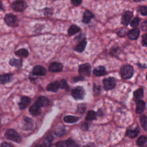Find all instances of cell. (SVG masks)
<instances>
[{
  "instance_id": "obj_1",
  "label": "cell",
  "mask_w": 147,
  "mask_h": 147,
  "mask_svg": "<svg viewBox=\"0 0 147 147\" xmlns=\"http://www.w3.org/2000/svg\"><path fill=\"white\" fill-rule=\"evenodd\" d=\"M122 78L125 79H128L132 77L134 73L133 68L130 65H123L120 70Z\"/></svg>"
},
{
  "instance_id": "obj_2",
  "label": "cell",
  "mask_w": 147,
  "mask_h": 147,
  "mask_svg": "<svg viewBox=\"0 0 147 147\" xmlns=\"http://www.w3.org/2000/svg\"><path fill=\"white\" fill-rule=\"evenodd\" d=\"M5 137L7 139L16 142H20L21 141V137L20 134L13 129H10L6 131Z\"/></svg>"
},
{
  "instance_id": "obj_3",
  "label": "cell",
  "mask_w": 147,
  "mask_h": 147,
  "mask_svg": "<svg viewBox=\"0 0 147 147\" xmlns=\"http://www.w3.org/2000/svg\"><path fill=\"white\" fill-rule=\"evenodd\" d=\"M5 21L7 25L12 27H16L18 26V24L17 17L12 14H7L6 15L5 17Z\"/></svg>"
},
{
  "instance_id": "obj_4",
  "label": "cell",
  "mask_w": 147,
  "mask_h": 147,
  "mask_svg": "<svg viewBox=\"0 0 147 147\" xmlns=\"http://www.w3.org/2000/svg\"><path fill=\"white\" fill-rule=\"evenodd\" d=\"M85 91L82 87L78 86L72 91V95L75 99H82L84 98Z\"/></svg>"
},
{
  "instance_id": "obj_5",
  "label": "cell",
  "mask_w": 147,
  "mask_h": 147,
  "mask_svg": "<svg viewBox=\"0 0 147 147\" xmlns=\"http://www.w3.org/2000/svg\"><path fill=\"white\" fill-rule=\"evenodd\" d=\"M103 84L105 90H110L114 88L116 84V81L113 77H109L103 79Z\"/></svg>"
},
{
  "instance_id": "obj_6",
  "label": "cell",
  "mask_w": 147,
  "mask_h": 147,
  "mask_svg": "<svg viewBox=\"0 0 147 147\" xmlns=\"http://www.w3.org/2000/svg\"><path fill=\"white\" fill-rule=\"evenodd\" d=\"M13 9L17 11H22L26 7V3L23 1H15L12 4Z\"/></svg>"
},
{
  "instance_id": "obj_7",
  "label": "cell",
  "mask_w": 147,
  "mask_h": 147,
  "mask_svg": "<svg viewBox=\"0 0 147 147\" xmlns=\"http://www.w3.org/2000/svg\"><path fill=\"white\" fill-rule=\"evenodd\" d=\"M91 72V65L88 64H83L79 66V73L83 76H89Z\"/></svg>"
},
{
  "instance_id": "obj_8",
  "label": "cell",
  "mask_w": 147,
  "mask_h": 147,
  "mask_svg": "<svg viewBox=\"0 0 147 147\" xmlns=\"http://www.w3.org/2000/svg\"><path fill=\"white\" fill-rule=\"evenodd\" d=\"M133 17V13L130 11H125L121 19V23L124 25H127L130 22L131 18Z\"/></svg>"
},
{
  "instance_id": "obj_9",
  "label": "cell",
  "mask_w": 147,
  "mask_h": 147,
  "mask_svg": "<svg viewBox=\"0 0 147 147\" xmlns=\"http://www.w3.org/2000/svg\"><path fill=\"white\" fill-rule=\"evenodd\" d=\"M63 68V65L62 64L57 62H53L49 65V70L51 72H56L62 71Z\"/></svg>"
},
{
  "instance_id": "obj_10",
  "label": "cell",
  "mask_w": 147,
  "mask_h": 147,
  "mask_svg": "<svg viewBox=\"0 0 147 147\" xmlns=\"http://www.w3.org/2000/svg\"><path fill=\"white\" fill-rule=\"evenodd\" d=\"M47 73L46 69L41 65H36L34 67L33 69V74L35 75L38 76H43L45 75Z\"/></svg>"
},
{
  "instance_id": "obj_11",
  "label": "cell",
  "mask_w": 147,
  "mask_h": 147,
  "mask_svg": "<svg viewBox=\"0 0 147 147\" xmlns=\"http://www.w3.org/2000/svg\"><path fill=\"white\" fill-rule=\"evenodd\" d=\"M30 103V98L28 96H22L21 101L19 103V107L21 110H24L27 107V106Z\"/></svg>"
},
{
  "instance_id": "obj_12",
  "label": "cell",
  "mask_w": 147,
  "mask_h": 147,
  "mask_svg": "<svg viewBox=\"0 0 147 147\" xmlns=\"http://www.w3.org/2000/svg\"><path fill=\"white\" fill-rule=\"evenodd\" d=\"M140 34V29L135 28L129 31L127 33L128 37L131 40H136Z\"/></svg>"
},
{
  "instance_id": "obj_13",
  "label": "cell",
  "mask_w": 147,
  "mask_h": 147,
  "mask_svg": "<svg viewBox=\"0 0 147 147\" xmlns=\"http://www.w3.org/2000/svg\"><path fill=\"white\" fill-rule=\"evenodd\" d=\"M145 102L142 100H137L136 102V112L137 114L142 113L145 109Z\"/></svg>"
},
{
  "instance_id": "obj_14",
  "label": "cell",
  "mask_w": 147,
  "mask_h": 147,
  "mask_svg": "<svg viewBox=\"0 0 147 147\" xmlns=\"http://www.w3.org/2000/svg\"><path fill=\"white\" fill-rule=\"evenodd\" d=\"M60 88V83L57 81H55L49 83L47 87V90L49 91L52 92H57Z\"/></svg>"
},
{
  "instance_id": "obj_15",
  "label": "cell",
  "mask_w": 147,
  "mask_h": 147,
  "mask_svg": "<svg viewBox=\"0 0 147 147\" xmlns=\"http://www.w3.org/2000/svg\"><path fill=\"white\" fill-rule=\"evenodd\" d=\"M107 73L105 68L103 66H98L94 68L93 74L96 76H101L106 75Z\"/></svg>"
},
{
  "instance_id": "obj_16",
  "label": "cell",
  "mask_w": 147,
  "mask_h": 147,
  "mask_svg": "<svg viewBox=\"0 0 147 147\" xmlns=\"http://www.w3.org/2000/svg\"><path fill=\"white\" fill-rule=\"evenodd\" d=\"M94 15L92 12L90 11L86 10L84 11L83 13V22L84 24H88L92 18H94Z\"/></svg>"
},
{
  "instance_id": "obj_17",
  "label": "cell",
  "mask_w": 147,
  "mask_h": 147,
  "mask_svg": "<svg viewBox=\"0 0 147 147\" xmlns=\"http://www.w3.org/2000/svg\"><path fill=\"white\" fill-rule=\"evenodd\" d=\"M29 112L33 115H34V116L38 115L41 114V107L38 106L37 105H36V103H34L30 107Z\"/></svg>"
},
{
  "instance_id": "obj_18",
  "label": "cell",
  "mask_w": 147,
  "mask_h": 147,
  "mask_svg": "<svg viewBox=\"0 0 147 147\" xmlns=\"http://www.w3.org/2000/svg\"><path fill=\"white\" fill-rule=\"evenodd\" d=\"M140 129L138 127H137L133 129H129L127 130L126 136L130 137V138H134L137 136L139 133Z\"/></svg>"
},
{
  "instance_id": "obj_19",
  "label": "cell",
  "mask_w": 147,
  "mask_h": 147,
  "mask_svg": "<svg viewBox=\"0 0 147 147\" xmlns=\"http://www.w3.org/2000/svg\"><path fill=\"white\" fill-rule=\"evenodd\" d=\"M86 44H87V42L86 41V39L84 38L75 47L74 49L78 52H82L85 49Z\"/></svg>"
},
{
  "instance_id": "obj_20",
  "label": "cell",
  "mask_w": 147,
  "mask_h": 147,
  "mask_svg": "<svg viewBox=\"0 0 147 147\" xmlns=\"http://www.w3.org/2000/svg\"><path fill=\"white\" fill-rule=\"evenodd\" d=\"M48 103V99L45 96H41L38 98V99H37L35 103L36 105H37L38 106H40V107H41L47 105Z\"/></svg>"
},
{
  "instance_id": "obj_21",
  "label": "cell",
  "mask_w": 147,
  "mask_h": 147,
  "mask_svg": "<svg viewBox=\"0 0 147 147\" xmlns=\"http://www.w3.org/2000/svg\"><path fill=\"white\" fill-rule=\"evenodd\" d=\"M11 74H4L0 75V84H5L9 82L11 79Z\"/></svg>"
},
{
  "instance_id": "obj_22",
  "label": "cell",
  "mask_w": 147,
  "mask_h": 147,
  "mask_svg": "<svg viewBox=\"0 0 147 147\" xmlns=\"http://www.w3.org/2000/svg\"><path fill=\"white\" fill-rule=\"evenodd\" d=\"M134 97L136 100H139L144 96V90L142 88H139L134 92Z\"/></svg>"
},
{
  "instance_id": "obj_23",
  "label": "cell",
  "mask_w": 147,
  "mask_h": 147,
  "mask_svg": "<svg viewBox=\"0 0 147 147\" xmlns=\"http://www.w3.org/2000/svg\"><path fill=\"white\" fill-rule=\"evenodd\" d=\"M136 144L139 146H144L147 145V137L145 136H141L137 139Z\"/></svg>"
},
{
  "instance_id": "obj_24",
  "label": "cell",
  "mask_w": 147,
  "mask_h": 147,
  "mask_svg": "<svg viewBox=\"0 0 147 147\" xmlns=\"http://www.w3.org/2000/svg\"><path fill=\"white\" fill-rule=\"evenodd\" d=\"M80 30V29L79 26L75 25H71L69 28L68 29V33L69 36H72L74 34H75V33H78V32H79Z\"/></svg>"
},
{
  "instance_id": "obj_25",
  "label": "cell",
  "mask_w": 147,
  "mask_h": 147,
  "mask_svg": "<svg viewBox=\"0 0 147 147\" xmlns=\"http://www.w3.org/2000/svg\"><path fill=\"white\" fill-rule=\"evenodd\" d=\"M32 120L28 118V117H26L24 118V123H23V126H24V128L25 129H29L31 128V127L32 126Z\"/></svg>"
},
{
  "instance_id": "obj_26",
  "label": "cell",
  "mask_w": 147,
  "mask_h": 147,
  "mask_svg": "<svg viewBox=\"0 0 147 147\" xmlns=\"http://www.w3.org/2000/svg\"><path fill=\"white\" fill-rule=\"evenodd\" d=\"M16 55L21 57H26L28 56L29 52L26 49L22 48L16 52Z\"/></svg>"
},
{
  "instance_id": "obj_27",
  "label": "cell",
  "mask_w": 147,
  "mask_h": 147,
  "mask_svg": "<svg viewBox=\"0 0 147 147\" xmlns=\"http://www.w3.org/2000/svg\"><path fill=\"white\" fill-rule=\"evenodd\" d=\"M79 119V118L78 117L75 116H72V115H68L66 116L64 118V122L67 123H74L78 121Z\"/></svg>"
},
{
  "instance_id": "obj_28",
  "label": "cell",
  "mask_w": 147,
  "mask_h": 147,
  "mask_svg": "<svg viewBox=\"0 0 147 147\" xmlns=\"http://www.w3.org/2000/svg\"><path fill=\"white\" fill-rule=\"evenodd\" d=\"M96 118V113L93 110L89 111L87 113V115L86 117V119L87 121H92L95 119Z\"/></svg>"
},
{
  "instance_id": "obj_29",
  "label": "cell",
  "mask_w": 147,
  "mask_h": 147,
  "mask_svg": "<svg viewBox=\"0 0 147 147\" xmlns=\"http://www.w3.org/2000/svg\"><path fill=\"white\" fill-rule=\"evenodd\" d=\"M140 123L141 124V126L144 129V130H147V116L145 115H142L140 117Z\"/></svg>"
},
{
  "instance_id": "obj_30",
  "label": "cell",
  "mask_w": 147,
  "mask_h": 147,
  "mask_svg": "<svg viewBox=\"0 0 147 147\" xmlns=\"http://www.w3.org/2000/svg\"><path fill=\"white\" fill-rule=\"evenodd\" d=\"M53 140V136H52L51 135H49L43 141V144H44V146H46V147H48V146H49L51 145L52 144V142Z\"/></svg>"
},
{
  "instance_id": "obj_31",
  "label": "cell",
  "mask_w": 147,
  "mask_h": 147,
  "mask_svg": "<svg viewBox=\"0 0 147 147\" xmlns=\"http://www.w3.org/2000/svg\"><path fill=\"white\" fill-rule=\"evenodd\" d=\"M9 64L14 67H20L22 64V61L20 59H11L9 61Z\"/></svg>"
},
{
  "instance_id": "obj_32",
  "label": "cell",
  "mask_w": 147,
  "mask_h": 147,
  "mask_svg": "<svg viewBox=\"0 0 147 147\" xmlns=\"http://www.w3.org/2000/svg\"><path fill=\"white\" fill-rule=\"evenodd\" d=\"M67 147H78L79 145L72 138H68L65 141Z\"/></svg>"
},
{
  "instance_id": "obj_33",
  "label": "cell",
  "mask_w": 147,
  "mask_h": 147,
  "mask_svg": "<svg viewBox=\"0 0 147 147\" xmlns=\"http://www.w3.org/2000/svg\"><path fill=\"white\" fill-rule=\"evenodd\" d=\"M66 133V130L64 128H60L55 131V134L56 136H61L65 134Z\"/></svg>"
},
{
  "instance_id": "obj_34",
  "label": "cell",
  "mask_w": 147,
  "mask_h": 147,
  "mask_svg": "<svg viewBox=\"0 0 147 147\" xmlns=\"http://www.w3.org/2000/svg\"><path fill=\"white\" fill-rule=\"evenodd\" d=\"M60 88H63V89H65L67 90H68L69 89V86H68L67 82L65 80L63 79L60 81Z\"/></svg>"
},
{
  "instance_id": "obj_35",
  "label": "cell",
  "mask_w": 147,
  "mask_h": 147,
  "mask_svg": "<svg viewBox=\"0 0 147 147\" xmlns=\"http://www.w3.org/2000/svg\"><path fill=\"white\" fill-rule=\"evenodd\" d=\"M86 109V106L85 104H80L78 106L77 111L79 113H83Z\"/></svg>"
},
{
  "instance_id": "obj_36",
  "label": "cell",
  "mask_w": 147,
  "mask_h": 147,
  "mask_svg": "<svg viewBox=\"0 0 147 147\" xmlns=\"http://www.w3.org/2000/svg\"><path fill=\"white\" fill-rule=\"evenodd\" d=\"M140 18H139L138 17H135V18L131 21V22H130V25H131V26H132V27H133V28L136 27V26L138 25V24H139V22H140Z\"/></svg>"
},
{
  "instance_id": "obj_37",
  "label": "cell",
  "mask_w": 147,
  "mask_h": 147,
  "mask_svg": "<svg viewBox=\"0 0 147 147\" xmlns=\"http://www.w3.org/2000/svg\"><path fill=\"white\" fill-rule=\"evenodd\" d=\"M139 11L142 16H147V7L141 6L139 7Z\"/></svg>"
},
{
  "instance_id": "obj_38",
  "label": "cell",
  "mask_w": 147,
  "mask_h": 147,
  "mask_svg": "<svg viewBox=\"0 0 147 147\" xmlns=\"http://www.w3.org/2000/svg\"><path fill=\"white\" fill-rule=\"evenodd\" d=\"M142 44L145 47H147V34H144L142 35Z\"/></svg>"
},
{
  "instance_id": "obj_39",
  "label": "cell",
  "mask_w": 147,
  "mask_h": 147,
  "mask_svg": "<svg viewBox=\"0 0 147 147\" xmlns=\"http://www.w3.org/2000/svg\"><path fill=\"white\" fill-rule=\"evenodd\" d=\"M56 147H67L65 141H59L56 143Z\"/></svg>"
},
{
  "instance_id": "obj_40",
  "label": "cell",
  "mask_w": 147,
  "mask_h": 147,
  "mask_svg": "<svg viewBox=\"0 0 147 147\" xmlns=\"http://www.w3.org/2000/svg\"><path fill=\"white\" fill-rule=\"evenodd\" d=\"M94 91L95 95H98L99 94L100 91V88L99 86H94Z\"/></svg>"
},
{
  "instance_id": "obj_41",
  "label": "cell",
  "mask_w": 147,
  "mask_h": 147,
  "mask_svg": "<svg viewBox=\"0 0 147 147\" xmlns=\"http://www.w3.org/2000/svg\"><path fill=\"white\" fill-rule=\"evenodd\" d=\"M141 28L144 30H147V20L144 21L141 24Z\"/></svg>"
},
{
  "instance_id": "obj_42",
  "label": "cell",
  "mask_w": 147,
  "mask_h": 147,
  "mask_svg": "<svg viewBox=\"0 0 147 147\" xmlns=\"http://www.w3.org/2000/svg\"><path fill=\"white\" fill-rule=\"evenodd\" d=\"M71 2L73 3L74 5L75 6H79L82 3V1L79 0H74V1H71Z\"/></svg>"
},
{
  "instance_id": "obj_43",
  "label": "cell",
  "mask_w": 147,
  "mask_h": 147,
  "mask_svg": "<svg viewBox=\"0 0 147 147\" xmlns=\"http://www.w3.org/2000/svg\"><path fill=\"white\" fill-rule=\"evenodd\" d=\"M1 146L2 147H13L12 145H11L10 144L6 142H3L1 144Z\"/></svg>"
},
{
  "instance_id": "obj_44",
  "label": "cell",
  "mask_w": 147,
  "mask_h": 147,
  "mask_svg": "<svg viewBox=\"0 0 147 147\" xmlns=\"http://www.w3.org/2000/svg\"><path fill=\"white\" fill-rule=\"evenodd\" d=\"M84 79V78L83 76H77L74 78V82H78L79 80H83Z\"/></svg>"
},
{
  "instance_id": "obj_45",
  "label": "cell",
  "mask_w": 147,
  "mask_h": 147,
  "mask_svg": "<svg viewBox=\"0 0 147 147\" xmlns=\"http://www.w3.org/2000/svg\"><path fill=\"white\" fill-rule=\"evenodd\" d=\"M82 127L84 130H87L88 129V124L87 123H83L82 125Z\"/></svg>"
},
{
  "instance_id": "obj_46",
  "label": "cell",
  "mask_w": 147,
  "mask_h": 147,
  "mask_svg": "<svg viewBox=\"0 0 147 147\" xmlns=\"http://www.w3.org/2000/svg\"><path fill=\"white\" fill-rule=\"evenodd\" d=\"M0 9L1 10H3V7H2V4L0 2Z\"/></svg>"
},
{
  "instance_id": "obj_47",
  "label": "cell",
  "mask_w": 147,
  "mask_h": 147,
  "mask_svg": "<svg viewBox=\"0 0 147 147\" xmlns=\"http://www.w3.org/2000/svg\"><path fill=\"white\" fill-rule=\"evenodd\" d=\"M34 147H43V146L41 145H36V146H34Z\"/></svg>"
},
{
  "instance_id": "obj_48",
  "label": "cell",
  "mask_w": 147,
  "mask_h": 147,
  "mask_svg": "<svg viewBox=\"0 0 147 147\" xmlns=\"http://www.w3.org/2000/svg\"><path fill=\"white\" fill-rule=\"evenodd\" d=\"M83 147H91V146H89V145H86V146H83Z\"/></svg>"
},
{
  "instance_id": "obj_49",
  "label": "cell",
  "mask_w": 147,
  "mask_h": 147,
  "mask_svg": "<svg viewBox=\"0 0 147 147\" xmlns=\"http://www.w3.org/2000/svg\"><path fill=\"white\" fill-rule=\"evenodd\" d=\"M146 79H147V74H146Z\"/></svg>"
},
{
  "instance_id": "obj_50",
  "label": "cell",
  "mask_w": 147,
  "mask_h": 147,
  "mask_svg": "<svg viewBox=\"0 0 147 147\" xmlns=\"http://www.w3.org/2000/svg\"><path fill=\"white\" fill-rule=\"evenodd\" d=\"M0 122H1V117H0Z\"/></svg>"
}]
</instances>
